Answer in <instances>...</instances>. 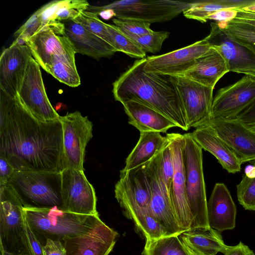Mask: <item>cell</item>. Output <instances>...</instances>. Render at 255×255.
Masks as SVG:
<instances>
[{"label": "cell", "mask_w": 255, "mask_h": 255, "mask_svg": "<svg viewBox=\"0 0 255 255\" xmlns=\"http://www.w3.org/2000/svg\"><path fill=\"white\" fill-rule=\"evenodd\" d=\"M0 154L15 170L61 173L66 168L60 120L40 121L18 97H10L4 125L0 129Z\"/></svg>", "instance_id": "1"}, {"label": "cell", "mask_w": 255, "mask_h": 255, "mask_svg": "<svg viewBox=\"0 0 255 255\" xmlns=\"http://www.w3.org/2000/svg\"><path fill=\"white\" fill-rule=\"evenodd\" d=\"M146 58L134 61L113 84L116 101L142 102L159 111L187 131L185 115L171 76L143 70Z\"/></svg>", "instance_id": "2"}, {"label": "cell", "mask_w": 255, "mask_h": 255, "mask_svg": "<svg viewBox=\"0 0 255 255\" xmlns=\"http://www.w3.org/2000/svg\"><path fill=\"white\" fill-rule=\"evenodd\" d=\"M25 219L44 246L47 239L63 242L66 237L95 234L111 228L96 215H81L63 209L23 207Z\"/></svg>", "instance_id": "3"}, {"label": "cell", "mask_w": 255, "mask_h": 255, "mask_svg": "<svg viewBox=\"0 0 255 255\" xmlns=\"http://www.w3.org/2000/svg\"><path fill=\"white\" fill-rule=\"evenodd\" d=\"M61 182L59 172L15 170L7 185L23 207L63 209Z\"/></svg>", "instance_id": "4"}, {"label": "cell", "mask_w": 255, "mask_h": 255, "mask_svg": "<svg viewBox=\"0 0 255 255\" xmlns=\"http://www.w3.org/2000/svg\"><path fill=\"white\" fill-rule=\"evenodd\" d=\"M183 136L186 195L193 218L191 229L209 228L203 168V149L195 141L190 133L184 134Z\"/></svg>", "instance_id": "5"}, {"label": "cell", "mask_w": 255, "mask_h": 255, "mask_svg": "<svg viewBox=\"0 0 255 255\" xmlns=\"http://www.w3.org/2000/svg\"><path fill=\"white\" fill-rule=\"evenodd\" d=\"M0 250L13 255H31L23 206L7 185L0 186Z\"/></svg>", "instance_id": "6"}, {"label": "cell", "mask_w": 255, "mask_h": 255, "mask_svg": "<svg viewBox=\"0 0 255 255\" xmlns=\"http://www.w3.org/2000/svg\"><path fill=\"white\" fill-rule=\"evenodd\" d=\"M192 2L171 0H123L103 5H91L87 10L99 13L110 9L118 18L132 19L149 23L169 21L179 15Z\"/></svg>", "instance_id": "7"}, {"label": "cell", "mask_w": 255, "mask_h": 255, "mask_svg": "<svg viewBox=\"0 0 255 255\" xmlns=\"http://www.w3.org/2000/svg\"><path fill=\"white\" fill-rule=\"evenodd\" d=\"M115 194L128 219L133 221L144 213L152 216L150 210V180L144 164L129 171H120V179L115 185Z\"/></svg>", "instance_id": "8"}, {"label": "cell", "mask_w": 255, "mask_h": 255, "mask_svg": "<svg viewBox=\"0 0 255 255\" xmlns=\"http://www.w3.org/2000/svg\"><path fill=\"white\" fill-rule=\"evenodd\" d=\"M189 128H197L210 120L213 89L183 76H171Z\"/></svg>", "instance_id": "9"}, {"label": "cell", "mask_w": 255, "mask_h": 255, "mask_svg": "<svg viewBox=\"0 0 255 255\" xmlns=\"http://www.w3.org/2000/svg\"><path fill=\"white\" fill-rule=\"evenodd\" d=\"M39 65L32 57L17 97L26 110L42 122L59 120L60 116L51 104L46 94Z\"/></svg>", "instance_id": "10"}, {"label": "cell", "mask_w": 255, "mask_h": 255, "mask_svg": "<svg viewBox=\"0 0 255 255\" xmlns=\"http://www.w3.org/2000/svg\"><path fill=\"white\" fill-rule=\"evenodd\" d=\"M66 168L84 171L86 146L93 137V124L87 116L76 111L60 116Z\"/></svg>", "instance_id": "11"}, {"label": "cell", "mask_w": 255, "mask_h": 255, "mask_svg": "<svg viewBox=\"0 0 255 255\" xmlns=\"http://www.w3.org/2000/svg\"><path fill=\"white\" fill-rule=\"evenodd\" d=\"M61 173L63 209L81 215L98 214L95 189L84 171L67 168Z\"/></svg>", "instance_id": "12"}, {"label": "cell", "mask_w": 255, "mask_h": 255, "mask_svg": "<svg viewBox=\"0 0 255 255\" xmlns=\"http://www.w3.org/2000/svg\"><path fill=\"white\" fill-rule=\"evenodd\" d=\"M210 34L204 38L225 60L229 72L255 78V54L234 40L218 22L211 23Z\"/></svg>", "instance_id": "13"}, {"label": "cell", "mask_w": 255, "mask_h": 255, "mask_svg": "<svg viewBox=\"0 0 255 255\" xmlns=\"http://www.w3.org/2000/svg\"><path fill=\"white\" fill-rule=\"evenodd\" d=\"M144 165L150 180L151 214L164 227L168 235L179 236L182 232L176 221L162 177L159 152Z\"/></svg>", "instance_id": "14"}, {"label": "cell", "mask_w": 255, "mask_h": 255, "mask_svg": "<svg viewBox=\"0 0 255 255\" xmlns=\"http://www.w3.org/2000/svg\"><path fill=\"white\" fill-rule=\"evenodd\" d=\"M255 101V78L245 75L220 89L213 98L210 119L236 118Z\"/></svg>", "instance_id": "15"}, {"label": "cell", "mask_w": 255, "mask_h": 255, "mask_svg": "<svg viewBox=\"0 0 255 255\" xmlns=\"http://www.w3.org/2000/svg\"><path fill=\"white\" fill-rule=\"evenodd\" d=\"M204 39L190 45L160 55L146 58L143 70L170 76L182 75L211 48Z\"/></svg>", "instance_id": "16"}, {"label": "cell", "mask_w": 255, "mask_h": 255, "mask_svg": "<svg viewBox=\"0 0 255 255\" xmlns=\"http://www.w3.org/2000/svg\"><path fill=\"white\" fill-rule=\"evenodd\" d=\"M171 141L174 173L171 202L177 223L182 232L192 228L193 218L186 195V176L183 157V134L168 133Z\"/></svg>", "instance_id": "17"}, {"label": "cell", "mask_w": 255, "mask_h": 255, "mask_svg": "<svg viewBox=\"0 0 255 255\" xmlns=\"http://www.w3.org/2000/svg\"><path fill=\"white\" fill-rule=\"evenodd\" d=\"M202 126L213 128L242 164L255 160V131L239 119H210Z\"/></svg>", "instance_id": "18"}, {"label": "cell", "mask_w": 255, "mask_h": 255, "mask_svg": "<svg viewBox=\"0 0 255 255\" xmlns=\"http://www.w3.org/2000/svg\"><path fill=\"white\" fill-rule=\"evenodd\" d=\"M32 57L27 45L14 41L2 52L0 57V89L9 96L16 97Z\"/></svg>", "instance_id": "19"}, {"label": "cell", "mask_w": 255, "mask_h": 255, "mask_svg": "<svg viewBox=\"0 0 255 255\" xmlns=\"http://www.w3.org/2000/svg\"><path fill=\"white\" fill-rule=\"evenodd\" d=\"M61 22L64 24V36L72 43L76 53L99 60L110 58L117 52L111 44L87 30L74 19Z\"/></svg>", "instance_id": "20"}, {"label": "cell", "mask_w": 255, "mask_h": 255, "mask_svg": "<svg viewBox=\"0 0 255 255\" xmlns=\"http://www.w3.org/2000/svg\"><path fill=\"white\" fill-rule=\"evenodd\" d=\"M237 209L231 193L223 183H216L207 202V216L210 228L220 232L236 226Z\"/></svg>", "instance_id": "21"}, {"label": "cell", "mask_w": 255, "mask_h": 255, "mask_svg": "<svg viewBox=\"0 0 255 255\" xmlns=\"http://www.w3.org/2000/svg\"><path fill=\"white\" fill-rule=\"evenodd\" d=\"M124 111L128 116V124L140 132H166L170 128L178 127L166 116L147 105L137 101L123 103Z\"/></svg>", "instance_id": "22"}, {"label": "cell", "mask_w": 255, "mask_h": 255, "mask_svg": "<svg viewBox=\"0 0 255 255\" xmlns=\"http://www.w3.org/2000/svg\"><path fill=\"white\" fill-rule=\"evenodd\" d=\"M33 58L44 70L52 57L74 49L65 36L56 34L51 30L40 31L24 40Z\"/></svg>", "instance_id": "23"}, {"label": "cell", "mask_w": 255, "mask_h": 255, "mask_svg": "<svg viewBox=\"0 0 255 255\" xmlns=\"http://www.w3.org/2000/svg\"><path fill=\"white\" fill-rule=\"evenodd\" d=\"M118 234L112 228L95 234L63 240L66 255H109L113 250Z\"/></svg>", "instance_id": "24"}, {"label": "cell", "mask_w": 255, "mask_h": 255, "mask_svg": "<svg viewBox=\"0 0 255 255\" xmlns=\"http://www.w3.org/2000/svg\"><path fill=\"white\" fill-rule=\"evenodd\" d=\"M190 134L195 141L202 149L213 154L229 173H236L241 171L242 164L241 161L213 128L202 126L196 128Z\"/></svg>", "instance_id": "25"}, {"label": "cell", "mask_w": 255, "mask_h": 255, "mask_svg": "<svg viewBox=\"0 0 255 255\" xmlns=\"http://www.w3.org/2000/svg\"><path fill=\"white\" fill-rule=\"evenodd\" d=\"M228 72L224 58L216 49L211 47L197 59L190 70L182 75L214 89L217 82Z\"/></svg>", "instance_id": "26"}, {"label": "cell", "mask_w": 255, "mask_h": 255, "mask_svg": "<svg viewBox=\"0 0 255 255\" xmlns=\"http://www.w3.org/2000/svg\"><path fill=\"white\" fill-rule=\"evenodd\" d=\"M179 238L194 255H217L227 248L221 234L210 227L196 228L184 231Z\"/></svg>", "instance_id": "27"}, {"label": "cell", "mask_w": 255, "mask_h": 255, "mask_svg": "<svg viewBox=\"0 0 255 255\" xmlns=\"http://www.w3.org/2000/svg\"><path fill=\"white\" fill-rule=\"evenodd\" d=\"M166 139V136H162L159 132H140L139 140L127 157L121 171H129L150 161L161 150Z\"/></svg>", "instance_id": "28"}, {"label": "cell", "mask_w": 255, "mask_h": 255, "mask_svg": "<svg viewBox=\"0 0 255 255\" xmlns=\"http://www.w3.org/2000/svg\"><path fill=\"white\" fill-rule=\"evenodd\" d=\"M75 50L53 56L45 71L60 82L72 87L81 84L75 63Z\"/></svg>", "instance_id": "29"}, {"label": "cell", "mask_w": 255, "mask_h": 255, "mask_svg": "<svg viewBox=\"0 0 255 255\" xmlns=\"http://www.w3.org/2000/svg\"><path fill=\"white\" fill-rule=\"evenodd\" d=\"M255 0H208L192 1L191 4L183 12L187 18L206 22L208 17L213 13L223 9L243 8Z\"/></svg>", "instance_id": "30"}, {"label": "cell", "mask_w": 255, "mask_h": 255, "mask_svg": "<svg viewBox=\"0 0 255 255\" xmlns=\"http://www.w3.org/2000/svg\"><path fill=\"white\" fill-rule=\"evenodd\" d=\"M177 235L146 240L141 255H194Z\"/></svg>", "instance_id": "31"}, {"label": "cell", "mask_w": 255, "mask_h": 255, "mask_svg": "<svg viewBox=\"0 0 255 255\" xmlns=\"http://www.w3.org/2000/svg\"><path fill=\"white\" fill-rule=\"evenodd\" d=\"M250 162L237 185V193L238 201L245 209L255 211V160Z\"/></svg>", "instance_id": "32"}, {"label": "cell", "mask_w": 255, "mask_h": 255, "mask_svg": "<svg viewBox=\"0 0 255 255\" xmlns=\"http://www.w3.org/2000/svg\"><path fill=\"white\" fill-rule=\"evenodd\" d=\"M218 23L234 40L246 46L255 54V26L233 21Z\"/></svg>", "instance_id": "33"}, {"label": "cell", "mask_w": 255, "mask_h": 255, "mask_svg": "<svg viewBox=\"0 0 255 255\" xmlns=\"http://www.w3.org/2000/svg\"><path fill=\"white\" fill-rule=\"evenodd\" d=\"M106 26L112 37L113 46L117 52H122L130 57L139 59L145 58L146 53L118 27L108 23H106Z\"/></svg>", "instance_id": "34"}, {"label": "cell", "mask_w": 255, "mask_h": 255, "mask_svg": "<svg viewBox=\"0 0 255 255\" xmlns=\"http://www.w3.org/2000/svg\"><path fill=\"white\" fill-rule=\"evenodd\" d=\"M74 20L80 23L87 30L102 38L114 47L106 23L99 18L97 13L87 10H82Z\"/></svg>", "instance_id": "35"}, {"label": "cell", "mask_w": 255, "mask_h": 255, "mask_svg": "<svg viewBox=\"0 0 255 255\" xmlns=\"http://www.w3.org/2000/svg\"><path fill=\"white\" fill-rule=\"evenodd\" d=\"M166 139L159 152V155L162 177L171 201L174 165L171 147V141L168 133L166 134Z\"/></svg>", "instance_id": "36"}, {"label": "cell", "mask_w": 255, "mask_h": 255, "mask_svg": "<svg viewBox=\"0 0 255 255\" xmlns=\"http://www.w3.org/2000/svg\"><path fill=\"white\" fill-rule=\"evenodd\" d=\"M169 34L170 33L166 31H153L140 36H128L136 43L145 53H155L161 50L163 42Z\"/></svg>", "instance_id": "37"}, {"label": "cell", "mask_w": 255, "mask_h": 255, "mask_svg": "<svg viewBox=\"0 0 255 255\" xmlns=\"http://www.w3.org/2000/svg\"><path fill=\"white\" fill-rule=\"evenodd\" d=\"M112 21L127 36H140L153 31L150 28V23L143 21L116 17Z\"/></svg>", "instance_id": "38"}, {"label": "cell", "mask_w": 255, "mask_h": 255, "mask_svg": "<svg viewBox=\"0 0 255 255\" xmlns=\"http://www.w3.org/2000/svg\"><path fill=\"white\" fill-rule=\"evenodd\" d=\"M25 229L31 255H44L43 246L37 239L26 220Z\"/></svg>", "instance_id": "39"}, {"label": "cell", "mask_w": 255, "mask_h": 255, "mask_svg": "<svg viewBox=\"0 0 255 255\" xmlns=\"http://www.w3.org/2000/svg\"><path fill=\"white\" fill-rule=\"evenodd\" d=\"M15 170L6 158L0 154V186L7 185Z\"/></svg>", "instance_id": "40"}, {"label": "cell", "mask_w": 255, "mask_h": 255, "mask_svg": "<svg viewBox=\"0 0 255 255\" xmlns=\"http://www.w3.org/2000/svg\"><path fill=\"white\" fill-rule=\"evenodd\" d=\"M236 118L255 131V101Z\"/></svg>", "instance_id": "41"}, {"label": "cell", "mask_w": 255, "mask_h": 255, "mask_svg": "<svg viewBox=\"0 0 255 255\" xmlns=\"http://www.w3.org/2000/svg\"><path fill=\"white\" fill-rule=\"evenodd\" d=\"M43 250L44 255H66L64 245L59 240L47 239Z\"/></svg>", "instance_id": "42"}, {"label": "cell", "mask_w": 255, "mask_h": 255, "mask_svg": "<svg viewBox=\"0 0 255 255\" xmlns=\"http://www.w3.org/2000/svg\"><path fill=\"white\" fill-rule=\"evenodd\" d=\"M237 12V9H223L213 13L207 19L214 20L217 22H227L236 17Z\"/></svg>", "instance_id": "43"}, {"label": "cell", "mask_w": 255, "mask_h": 255, "mask_svg": "<svg viewBox=\"0 0 255 255\" xmlns=\"http://www.w3.org/2000/svg\"><path fill=\"white\" fill-rule=\"evenodd\" d=\"M224 255H255L253 250L241 241L234 246H227Z\"/></svg>", "instance_id": "44"}, {"label": "cell", "mask_w": 255, "mask_h": 255, "mask_svg": "<svg viewBox=\"0 0 255 255\" xmlns=\"http://www.w3.org/2000/svg\"><path fill=\"white\" fill-rule=\"evenodd\" d=\"M236 17L231 21L245 23L255 26V12L237 9Z\"/></svg>", "instance_id": "45"}, {"label": "cell", "mask_w": 255, "mask_h": 255, "mask_svg": "<svg viewBox=\"0 0 255 255\" xmlns=\"http://www.w3.org/2000/svg\"><path fill=\"white\" fill-rule=\"evenodd\" d=\"M98 14L105 20H108L112 17L115 16L114 11L110 9L103 10Z\"/></svg>", "instance_id": "46"}, {"label": "cell", "mask_w": 255, "mask_h": 255, "mask_svg": "<svg viewBox=\"0 0 255 255\" xmlns=\"http://www.w3.org/2000/svg\"><path fill=\"white\" fill-rule=\"evenodd\" d=\"M0 255H13L11 254H9L5 252H0Z\"/></svg>", "instance_id": "47"}]
</instances>
